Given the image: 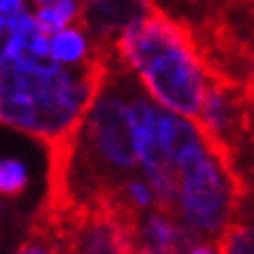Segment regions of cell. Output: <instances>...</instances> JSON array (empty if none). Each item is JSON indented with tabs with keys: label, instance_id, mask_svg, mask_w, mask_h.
<instances>
[{
	"label": "cell",
	"instance_id": "cell-9",
	"mask_svg": "<svg viewBox=\"0 0 254 254\" xmlns=\"http://www.w3.org/2000/svg\"><path fill=\"white\" fill-rule=\"evenodd\" d=\"M28 185V170L19 159L0 161V196H19Z\"/></svg>",
	"mask_w": 254,
	"mask_h": 254
},
{
	"label": "cell",
	"instance_id": "cell-5",
	"mask_svg": "<svg viewBox=\"0 0 254 254\" xmlns=\"http://www.w3.org/2000/svg\"><path fill=\"white\" fill-rule=\"evenodd\" d=\"M154 9L152 0H84L79 5L77 21L82 23V31L103 47L115 42L124 28Z\"/></svg>",
	"mask_w": 254,
	"mask_h": 254
},
{
	"label": "cell",
	"instance_id": "cell-11",
	"mask_svg": "<svg viewBox=\"0 0 254 254\" xmlns=\"http://www.w3.org/2000/svg\"><path fill=\"white\" fill-rule=\"evenodd\" d=\"M187 254H217V250L212 245H200L198 243V245H193Z\"/></svg>",
	"mask_w": 254,
	"mask_h": 254
},
{
	"label": "cell",
	"instance_id": "cell-4",
	"mask_svg": "<svg viewBox=\"0 0 254 254\" xmlns=\"http://www.w3.org/2000/svg\"><path fill=\"white\" fill-rule=\"evenodd\" d=\"M224 159L222 149L200 131L173 161L175 200L170 215L203 238L222 236L236 208L238 187Z\"/></svg>",
	"mask_w": 254,
	"mask_h": 254
},
{
	"label": "cell",
	"instance_id": "cell-8",
	"mask_svg": "<svg viewBox=\"0 0 254 254\" xmlns=\"http://www.w3.org/2000/svg\"><path fill=\"white\" fill-rule=\"evenodd\" d=\"M222 254H254V224H229L219 240Z\"/></svg>",
	"mask_w": 254,
	"mask_h": 254
},
{
	"label": "cell",
	"instance_id": "cell-6",
	"mask_svg": "<svg viewBox=\"0 0 254 254\" xmlns=\"http://www.w3.org/2000/svg\"><path fill=\"white\" fill-rule=\"evenodd\" d=\"M49 52L63 65H79L89 61L96 54H91V42L86 33L75 26H65L61 31L49 35Z\"/></svg>",
	"mask_w": 254,
	"mask_h": 254
},
{
	"label": "cell",
	"instance_id": "cell-7",
	"mask_svg": "<svg viewBox=\"0 0 254 254\" xmlns=\"http://www.w3.org/2000/svg\"><path fill=\"white\" fill-rule=\"evenodd\" d=\"M35 21L40 23V28L45 33H56L72 26L79 19V0H61V2H52V5H40Z\"/></svg>",
	"mask_w": 254,
	"mask_h": 254
},
{
	"label": "cell",
	"instance_id": "cell-3",
	"mask_svg": "<svg viewBox=\"0 0 254 254\" xmlns=\"http://www.w3.org/2000/svg\"><path fill=\"white\" fill-rule=\"evenodd\" d=\"M115 47L161 108L198 119L210 79L189 33L180 23L154 9L124 28Z\"/></svg>",
	"mask_w": 254,
	"mask_h": 254
},
{
	"label": "cell",
	"instance_id": "cell-10",
	"mask_svg": "<svg viewBox=\"0 0 254 254\" xmlns=\"http://www.w3.org/2000/svg\"><path fill=\"white\" fill-rule=\"evenodd\" d=\"M16 254H59L54 243H45V240H28V243H23Z\"/></svg>",
	"mask_w": 254,
	"mask_h": 254
},
{
	"label": "cell",
	"instance_id": "cell-2",
	"mask_svg": "<svg viewBox=\"0 0 254 254\" xmlns=\"http://www.w3.org/2000/svg\"><path fill=\"white\" fill-rule=\"evenodd\" d=\"M147 98L126 63L110 61L68 138L52 149L54 212L103 208L126 177L140 173L138 119Z\"/></svg>",
	"mask_w": 254,
	"mask_h": 254
},
{
	"label": "cell",
	"instance_id": "cell-1",
	"mask_svg": "<svg viewBox=\"0 0 254 254\" xmlns=\"http://www.w3.org/2000/svg\"><path fill=\"white\" fill-rule=\"evenodd\" d=\"M105 56L63 65L26 0H0V124L49 147L63 142L91 103Z\"/></svg>",
	"mask_w": 254,
	"mask_h": 254
},
{
	"label": "cell",
	"instance_id": "cell-12",
	"mask_svg": "<svg viewBox=\"0 0 254 254\" xmlns=\"http://www.w3.org/2000/svg\"><path fill=\"white\" fill-rule=\"evenodd\" d=\"M250 108H252V112H254V89L250 91Z\"/></svg>",
	"mask_w": 254,
	"mask_h": 254
}]
</instances>
